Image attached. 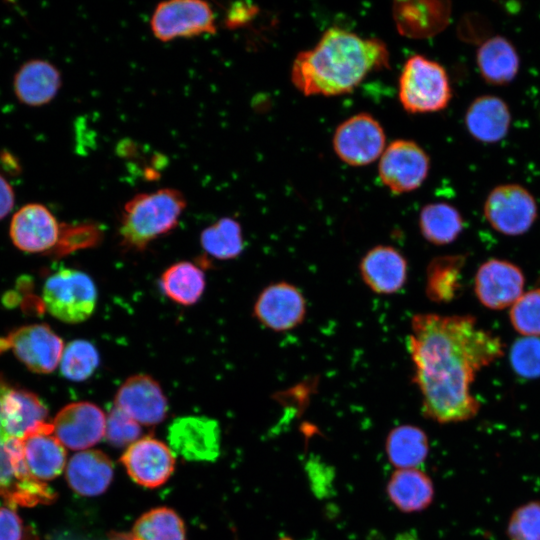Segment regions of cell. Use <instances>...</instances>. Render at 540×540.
Here are the masks:
<instances>
[{"instance_id": "15", "label": "cell", "mask_w": 540, "mask_h": 540, "mask_svg": "<svg viewBox=\"0 0 540 540\" xmlns=\"http://www.w3.org/2000/svg\"><path fill=\"white\" fill-rule=\"evenodd\" d=\"M52 426L54 435L65 447L83 451L105 436L106 416L91 402H73L56 414Z\"/></svg>"}, {"instance_id": "40", "label": "cell", "mask_w": 540, "mask_h": 540, "mask_svg": "<svg viewBox=\"0 0 540 540\" xmlns=\"http://www.w3.org/2000/svg\"><path fill=\"white\" fill-rule=\"evenodd\" d=\"M15 203L14 191L9 182L0 175V220L6 217Z\"/></svg>"}, {"instance_id": "34", "label": "cell", "mask_w": 540, "mask_h": 540, "mask_svg": "<svg viewBox=\"0 0 540 540\" xmlns=\"http://www.w3.org/2000/svg\"><path fill=\"white\" fill-rule=\"evenodd\" d=\"M509 318L520 335L540 338V287L524 292L510 307Z\"/></svg>"}, {"instance_id": "35", "label": "cell", "mask_w": 540, "mask_h": 540, "mask_svg": "<svg viewBox=\"0 0 540 540\" xmlns=\"http://www.w3.org/2000/svg\"><path fill=\"white\" fill-rule=\"evenodd\" d=\"M509 360L518 376L540 377V338L523 336L517 339L510 348Z\"/></svg>"}, {"instance_id": "28", "label": "cell", "mask_w": 540, "mask_h": 540, "mask_svg": "<svg viewBox=\"0 0 540 540\" xmlns=\"http://www.w3.org/2000/svg\"><path fill=\"white\" fill-rule=\"evenodd\" d=\"M110 540H187L182 519L172 509L154 508L134 523L130 532L114 533Z\"/></svg>"}, {"instance_id": "12", "label": "cell", "mask_w": 540, "mask_h": 540, "mask_svg": "<svg viewBox=\"0 0 540 540\" xmlns=\"http://www.w3.org/2000/svg\"><path fill=\"white\" fill-rule=\"evenodd\" d=\"M168 442L172 452L187 461L212 462L220 454V427L206 416L178 417L168 428Z\"/></svg>"}, {"instance_id": "7", "label": "cell", "mask_w": 540, "mask_h": 540, "mask_svg": "<svg viewBox=\"0 0 540 540\" xmlns=\"http://www.w3.org/2000/svg\"><path fill=\"white\" fill-rule=\"evenodd\" d=\"M483 211L489 225L507 236L528 232L538 216L535 197L517 183L495 186L486 197Z\"/></svg>"}, {"instance_id": "32", "label": "cell", "mask_w": 540, "mask_h": 540, "mask_svg": "<svg viewBox=\"0 0 540 540\" xmlns=\"http://www.w3.org/2000/svg\"><path fill=\"white\" fill-rule=\"evenodd\" d=\"M200 243L204 251L215 259H234L244 249L241 225L231 217H223L202 231Z\"/></svg>"}, {"instance_id": "21", "label": "cell", "mask_w": 540, "mask_h": 540, "mask_svg": "<svg viewBox=\"0 0 540 540\" xmlns=\"http://www.w3.org/2000/svg\"><path fill=\"white\" fill-rule=\"evenodd\" d=\"M468 133L476 141L494 144L508 134L512 115L508 104L496 95H481L468 106L465 117Z\"/></svg>"}, {"instance_id": "19", "label": "cell", "mask_w": 540, "mask_h": 540, "mask_svg": "<svg viewBox=\"0 0 540 540\" xmlns=\"http://www.w3.org/2000/svg\"><path fill=\"white\" fill-rule=\"evenodd\" d=\"M359 272L363 282L374 293L391 295L403 289L408 278V262L390 245H377L361 258Z\"/></svg>"}, {"instance_id": "4", "label": "cell", "mask_w": 540, "mask_h": 540, "mask_svg": "<svg viewBox=\"0 0 540 540\" xmlns=\"http://www.w3.org/2000/svg\"><path fill=\"white\" fill-rule=\"evenodd\" d=\"M186 205L183 193L174 188L136 194L125 203L120 216L121 244L130 250H144L178 225Z\"/></svg>"}, {"instance_id": "8", "label": "cell", "mask_w": 540, "mask_h": 540, "mask_svg": "<svg viewBox=\"0 0 540 540\" xmlns=\"http://www.w3.org/2000/svg\"><path fill=\"white\" fill-rule=\"evenodd\" d=\"M155 38L168 42L217 31L215 14L209 3L199 0H171L159 3L151 16Z\"/></svg>"}, {"instance_id": "20", "label": "cell", "mask_w": 540, "mask_h": 540, "mask_svg": "<svg viewBox=\"0 0 540 540\" xmlns=\"http://www.w3.org/2000/svg\"><path fill=\"white\" fill-rule=\"evenodd\" d=\"M393 18L400 34L409 38H427L441 32L449 23L448 1H397Z\"/></svg>"}, {"instance_id": "39", "label": "cell", "mask_w": 540, "mask_h": 540, "mask_svg": "<svg viewBox=\"0 0 540 540\" xmlns=\"http://www.w3.org/2000/svg\"><path fill=\"white\" fill-rule=\"evenodd\" d=\"M258 11L252 4L237 3L227 13L225 24L230 28H237L252 18Z\"/></svg>"}, {"instance_id": "13", "label": "cell", "mask_w": 540, "mask_h": 540, "mask_svg": "<svg viewBox=\"0 0 540 540\" xmlns=\"http://www.w3.org/2000/svg\"><path fill=\"white\" fill-rule=\"evenodd\" d=\"M253 313L266 328L285 332L304 321L307 303L298 287L280 281L268 285L260 292L254 303Z\"/></svg>"}, {"instance_id": "38", "label": "cell", "mask_w": 540, "mask_h": 540, "mask_svg": "<svg viewBox=\"0 0 540 540\" xmlns=\"http://www.w3.org/2000/svg\"><path fill=\"white\" fill-rule=\"evenodd\" d=\"M0 540H39V537L15 509L5 505L0 506Z\"/></svg>"}, {"instance_id": "3", "label": "cell", "mask_w": 540, "mask_h": 540, "mask_svg": "<svg viewBox=\"0 0 540 540\" xmlns=\"http://www.w3.org/2000/svg\"><path fill=\"white\" fill-rule=\"evenodd\" d=\"M11 387L0 376V497L13 509L51 504L56 492L31 476L23 453L26 437L8 422L6 396Z\"/></svg>"}, {"instance_id": "24", "label": "cell", "mask_w": 540, "mask_h": 540, "mask_svg": "<svg viewBox=\"0 0 540 540\" xmlns=\"http://www.w3.org/2000/svg\"><path fill=\"white\" fill-rule=\"evenodd\" d=\"M26 467L33 478L46 483L58 477L66 467L65 446L53 429L34 432L24 439Z\"/></svg>"}, {"instance_id": "5", "label": "cell", "mask_w": 540, "mask_h": 540, "mask_svg": "<svg viewBox=\"0 0 540 540\" xmlns=\"http://www.w3.org/2000/svg\"><path fill=\"white\" fill-rule=\"evenodd\" d=\"M452 90L445 68L423 55H413L404 64L399 78V100L412 114L445 109Z\"/></svg>"}, {"instance_id": "14", "label": "cell", "mask_w": 540, "mask_h": 540, "mask_svg": "<svg viewBox=\"0 0 540 540\" xmlns=\"http://www.w3.org/2000/svg\"><path fill=\"white\" fill-rule=\"evenodd\" d=\"M525 277L514 263L489 259L482 263L474 278V291L479 302L492 310L511 307L524 293Z\"/></svg>"}, {"instance_id": "26", "label": "cell", "mask_w": 540, "mask_h": 540, "mask_svg": "<svg viewBox=\"0 0 540 540\" xmlns=\"http://www.w3.org/2000/svg\"><path fill=\"white\" fill-rule=\"evenodd\" d=\"M387 494L400 511L419 512L432 503L434 486L430 477L417 468L397 469L390 477Z\"/></svg>"}, {"instance_id": "10", "label": "cell", "mask_w": 540, "mask_h": 540, "mask_svg": "<svg viewBox=\"0 0 540 540\" xmlns=\"http://www.w3.org/2000/svg\"><path fill=\"white\" fill-rule=\"evenodd\" d=\"M430 158L425 150L412 140L391 142L381 155L379 178L394 194L418 189L428 176Z\"/></svg>"}, {"instance_id": "29", "label": "cell", "mask_w": 540, "mask_h": 540, "mask_svg": "<svg viewBox=\"0 0 540 540\" xmlns=\"http://www.w3.org/2000/svg\"><path fill=\"white\" fill-rule=\"evenodd\" d=\"M386 452L390 463L397 469L417 468L428 455V437L417 426H397L388 434Z\"/></svg>"}, {"instance_id": "27", "label": "cell", "mask_w": 540, "mask_h": 540, "mask_svg": "<svg viewBox=\"0 0 540 540\" xmlns=\"http://www.w3.org/2000/svg\"><path fill=\"white\" fill-rule=\"evenodd\" d=\"M206 286L203 269L190 261H180L169 266L161 275L160 287L167 298L176 304H196Z\"/></svg>"}, {"instance_id": "23", "label": "cell", "mask_w": 540, "mask_h": 540, "mask_svg": "<svg viewBox=\"0 0 540 540\" xmlns=\"http://www.w3.org/2000/svg\"><path fill=\"white\" fill-rule=\"evenodd\" d=\"M66 480L70 488L81 496L104 493L113 479V465L99 450H83L74 454L66 465Z\"/></svg>"}, {"instance_id": "2", "label": "cell", "mask_w": 540, "mask_h": 540, "mask_svg": "<svg viewBox=\"0 0 540 540\" xmlns=\"http://www.w3.org/2000/svg\"><path fill=\"white\" fill-rule=\"evenodd\" d=\"M389 64V51L383 41L332 27L313 49L298 53L291 80L306 96H336L350 93L369 73L388 68Z\"/></svg>"}, {"instance_id": "22", "label": "cell", "mask_w": 540, "mask_h": 540, "mask_svg": "<svg viewBox=\"0 0 540 540\" xmlns=\"http://www.w3.org/2000/svg\"><path fill=\"white\" fill-rule=\"evenodd\" d=\"M58 68L47 60L31 59L18 69L13 78V91L24 105L39 107L51 102L61 88Z\"/></svg>"}, {"instance_id": "16", "label": "cell", "mask_w": 540, "mask_h": 540, "mask_svg": "<svg viewBox=\"0 0 540 540\" xmlns=\"http://www.w3.org/2000/svg\"><path fill=\"white\" fill-rule=\"evenodd\" d=\"M121 462L134 482L146 488H156L172 475L175 454L165 443L146 436L127 447Z\"/></svg>"}, {"instance_id": "18", "label": "cell", "mask_w": 540, "mask_h": 540, "mask_svg": "<svg viewBox=\"0 0 540 540\" xmlns=\"http://www.w3.org/2000/svg\"><path fill=\"white\" fill-rule=\"evenodd\" d=\"M115 407L146 426L162 422L168 411L167 399L159 383L142 373L130 376L119 387Z\"/></svg>"}, {"instance_id": "30", "label": "cell", "mask_w": 540, "mask_h": 540, "mask_svg": "<svg viewBox=\"0 0 540 540\" xmlns=\"http://www.w3.org/2000/svg\"><path fill=\"white\" fill-rule=\"evenodd\" d=\"M464 221L459 210L446 202L425 205L419 214L422 236L434 245H447L461 234Z\"/></svg>"}, {"instance_id": "33", "label": "cell", "mask_w": 540, "mask_h": 540, "mask_svg": "<svg viewBox=\"0 0 540 540\" xmlns=\"http://www.w3.org/2000/svg\"><path fill=\"white\" fill-rule=\"evenodd\" d=\"M100 362L96 347L87 340H73L63 350L61 374L71 381H84L97 369Z\"/></svg>"}, {"instance_id": "11", "label": "cell", "mask_w": 540, "mask_h": 540, "mask_svg": "<svg viewBox=\"0 0 540 540\" xmlns=\"http://www.w3.org/2000/svg\"><path fill=\"white\" fill-rule=\"evenodd\" d=\"M385 142L381 124L365 112L343 121L333 135L336 155L351 166H364L375 161L384 152Z\"/></svg>"}, {"instance_id": "17", "label": "cell", "mask_w": 540, "mask_h": 540, "mask_svg": "<svg viewBox=\"0 0 540 540\" xmlns=\"http://www.w3.org/2000/svg\"><path fill=\"white\" fill-rule=\"evenodd\" d=\"M9 234L19 250L41 253L52 249L58 243L61 226L46 206L29 203L14 213Z\"/></svg>"}, {"instance_id": "25", "label": "cell", "mask_w": 540, "mask_h": 540, "mask_svg": "<svg viewBox=\"0 0 540 540\" xmlns=\"http://www.w3.org/2000/svg\"><path fill=\"white\" fill-rule=\"evenodd\" d=\"M476 64L482 79L491 85L511 83L520 69V57L513 43L495 35L478 47Z\"/></svg>"}, {"instance_id": "6", "label": "cell", "mask_w": 540, "mask_h": 540, "mask_svg": "<svg viewBox=\"0 0 540 540\" xmlns=\"http://www.w3.org/2000/svg\"><path fill=\"white\" fill-rule=\"evenodd\" d=\"M42 301L46 311L57 320L78 324L90 318L95 311L96 285L85 272L62 268L46 279Z\"/></svg>"}, {"instance_id": "1", "label": "cell", "mask_w": 540, "mask_h": 540, "mask_svg": "<svg viewBox=\"0 0 540 540\" xmlns=\"http://www.w3.org/2000/svg\"><path fill=\"white\" fill-rule=\"evenodd\" d=\"M422 413L440 424L474 418L480 402L471 393L477 372L504 355L501 338L471 315L415 314L407 337Z\"/></svg>"}, {"instance_id": "31", "label": "cell", "mask_w": 540, "mask_h": 540, "mask_svg": "<svg viewBox=\"0 0 540 540\" xmlns=\"http://www.w3.org/2000/svg\"><path fill=\"white\" fill-rule=\"evenodd\" d=\"M464 263L463 255L433 258L426 270V296L436 303H449L454 300L461 288Z\"/></svg>"}, {"instance_id": "36", "label": "cell", "mask_w": 540, "mask_h": 540, "mask_svg": "<svg viewBox=\"0 0 540 540\" xmlns=\"http://www.w3.org/2000/svg\"><path fill=\"white\" fill-rule=\"evenodd\" d=\"M506 533L509 540H540V500L517 507L509 517Z\"/></svg>"}, {"instance_id": "9", "label": "cell", "mask_w": 540, "mask_h": 540, "mask_svg": "<svg viewBox=\"0 0 540 540\" xmlns=\"http://www.w3.org/2000/svg\"><path fill=\"white\" fill-rule=\"evenodd\" d=\"M64 342L47 324L21 326L0 339V351L11 349L27 369L49 374L60 364Z\"/></svg>"}, {"instance_id": "37", "label": "cell", "mask_w": 540, "mask_h": 540, "mask_svg": "<svg viewBox=\"0 0 540 540\" xmlns=\"http://www.w3.org/2000/svg\"><path fill=\"white\" fill-rule=\"evenodd\" d=\"M141 432V425L115 406L106 417L105 437L115 447L130 446Z\"/></svg>"}]
</instances>
